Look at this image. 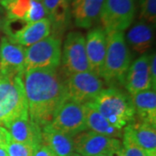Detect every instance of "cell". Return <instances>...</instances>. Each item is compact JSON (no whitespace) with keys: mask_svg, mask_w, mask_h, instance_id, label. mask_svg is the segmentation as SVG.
Listing matches in <instances>:
<instances>
[{"mask_svg":"<svg viewBox=\"0 0 156 156\" xmlns=\"http://www.w3.org/2000/svg\"><path fill=\"white\" fill-rule=\"evenodd\" d=\"M29 116L43 128L68 101L65 81L57 69H33L23 74Z\"/></svg>","mask_w":156,"mask_h":156,"instance_id":"cell-1","label":"cell"},{"mask_svg":"<svg viewBox=\"0 0 156 156\" xmlns=\"http://www.w3.org/2000/svg\"><path fill=\"white\" fill-rule=\"evenodd\" d=\"M87 105L100 112L112 126L118 129L122 130L135 119L131 96L115 88L102 89L95 100Z\"/></svg>","mask_w":156,"mask_h":156,"instance_id":"cell-2","label":"cell"},{"mask_svg":"<svg viewBox=\"0 0 156 156\" xmlns=\"http://www.w3.org/2000/svg\"><path fill=\"white\" fill-rule=\"evenodd\" d=\"M29 116L23 76L0 73V126L7 128L13 121Z\"/></svg>","mask_w":156,"mask_h":156,"instance_id":"cell-3","label":"cell"},{"mask_svg":"<svg viewBox=\"0 0 156 156\" xmlns=\"http://www.w3.org/2000/svg\"><path fill=\"white\" fill-rule=\"evenodd\" d=\"M107 33V51L100 77L106 82L124 83L131 64V55L126 39L121 31Z\"/></svg>","mask_w":156,"mask_h":156,"instance_id":"cell-4","label":"cell"},{"mask_svg":"<svg viewBox=\"0 0 156 156\" xmlns=\"http://www.w3.org/2000/svg\"><path fill=\"white\" fill-rule=\"evenodd\" d=\"M62 42L55 35L25 49L24 72L41 69H57L61 64Z\"/></svg>","mask_w":156,"mask_h":156,"instance_id":"cell-5","label":"cell"},{"mask_svg":"<svg viewBox=\"0 0 156 156\" xmlns=\"http://www.w3.org/2000/svg\"><path fill=\"white\" fill-rule=\"evenodd\" d=\"M134 14V0H105L99 19L105 32H122L132 24Z\"/></svg>","mask_w":156,"mask_h":156,"instance_id":"cell-6","label":"cell"},{"mask_svg":"<svg viewBox=\"0 0 156 156\" xmlns=\"http://www.w3.org/2000/svg\"><path fill=\"white\" fill-rule=\"evenodd\" d=\"M68 100L82 105H87L103 89V83L99 76L91 71L76 73L65 80Z\"/></svg>","mask_w":156,"mask_h":156,"instance_id":"cell-7","label":"cell"},{"mask_svg":"<svg viewBox=\"0 0 156 156\" xmlns=\"http://www.w3.org/2000/svg\"><path fill=\"white\" fill-rule=\"evenodd\" d=\"M61 64L67 77L76 73L90 71L83 34L76 31L68 34L62 50Z\"/></svg>","mask_w":156,"mask_h":156,"instance_id":"cell-8","label":"cell"},{"mask_svg":"<svg viewBox=\"0 0 156 156\" xmlns=\"http://www.w3.org/2000/svg\"><path fill=\"white\" fill-rule=\"evenodd\" d=\"M75 152L83 156H97L105 154H115L122 147L120 140L97 134L93 131H83L73 137Z\"/></svg>","mask_w":156,"mask_h":156,"instance_id":"cell-9","label":"cell"},{"mask_svg":"<svg viewBox=\"0 0 156 156\" xmlns=\"http://www.w3.org/2000/svg\"><path fill=\"white\" fill-rule=\"evenodd\" d=\"M49 125L54 129L72 137L88 130L84 105L72 101H66L56 112Z\"/></svg>","mask_w":156,"mask_h":156,"instance_id":"cell-10","label":"cell"},{"mask_svg":"<svg viewBox=\"0 0 156 156\" xmlns=\"http://www.w3.org/2000/svg\"><path fill=\"white\" fill-rule=\"evenodd\" d=\"M25 47L13 43L7 37L1 39L0 73L4 76H23L25 62Z\"/></svg>","mask_w":156,"mask_h":156,"instance_id":"cell-11","label":"cell"},{"mask_svg":"<svg viewBox=\"0 0 156 156\" xmlns=\"http://www.w3.org/2000/svg\"><path fill=\"white\" fill-rule=\"evenodd\" d=\"M150 55L143 54L130 64L125 77V87L129 95L148 89H154L149 74Z\"/></svg>","mask_w":156,"mask_h":156,"instance_id":"cell-12","label":"cell"},{"mask_svg":"<svg viewBox=\"0 0 156 156\" xmlns=\"http://www.w3.org/2000/svg\"><path fill=\"white\" fill-rule=\"evenodd\" d=\"M86 54L89 70L101 76L107 51V33L101 28L90 30L85 38Z\"/></svg>","mask_w":156,"mask_h":156,"instance_id":"cell-13","label":"cell"},{"mask_svg":"<svg viewBox=\"0 0 156 156\" xmlns=\"http://www.w3.org/2000/svg\"><path fill=\"white\" fill-rule=\"evenodd\" d=\"M6 129L11 138L17 142L25 143L37 148L43 144L42 128L30 118H20L10 123Z\"/></svg>","mask_w":156,"mask_h":156,"instance_id":"cell-14","label":"cell"},{"mask_svg":"<svg viewBox=\"0 0 156 156\" xmlns=\"http://www.w3.org/2000/svg\"><path fill=\"white\" fill-rule=\"evenodd\" d=\"M51 33V23L48 18L24 24L8 38L13 43L27 48L43 40Z\"/></svg>","mask_w":156,"mask_h":156,"instance_id":"cell-15","label":"cell"},{"mask_svg":"<svg viewBox=\"0 0 156 156\" xmlns=\"http://www.w3.org/2000/svg\"><path fill=\"white\" fill-rule=\"evenodd\" d=\"M105 0H72V16L81 28H90L99 18Z\"/></svg>","mask_w":156,"mask_h":156,"instance_id":"cell-16","label":"cell"},{"mask_svg":"<svg viewBox=\"0 0 156 156\" xmlns=\"http://www.w3.org/2000/svg\"><path fill=\"white\" fill-rule=\"evenodd\" d=\"M47 18L51 23V30L57 37L67 28L70 21L71 0H43Z\"/></svg>","mask_w":156,"mask_h":156,"instance_id":"cell-17","label":"cell"},{"mask_svg":"<svg viewBox=\"0 0 156 156\" xmlns=\"http://www.w3.org/2000/svg\"><path fill=\"white\" fill-rule=\"evenodd\" d=\"M134 105L135 116L140 122L156 127V92L148 89L130 95Z\"/></svg>","mask_w":156,"mask_h":156,"instance_id":"cell-18","label":"cell"},{"mask_svg":"<svg viewBox=\"0 0 156 156\" xmlns=\"http://www.w3.org/2000/svg\"><path fill=\"white\" fill-rule=\"evenodd\" d=\"M134 141L148 156H156V127L144 122H134L124 128Z\"/></svg>","mask_w":156,"mask_h":156,"instance_id":"cell-19","label":"cell"},{"mask_svg":"<svg viewBox=\"0 0 156 156\" xmlns=\"http://www.w3.org/2000/svg\"><path fill=\"white\" fill-rule=\"evenodd\" d=\"M43 144L56 156H70L75 153L72 136L56 130L47 125L42 128Z\"/></svg>","mask_w":156,"mask_h":156,"instance_id":"cell-20","label":"cell"},{"mask_svg":"<svg viewBox=\"0 0 156 156\" xmlns=\"http://www.w3.org/2000/svg\"><path fill=\"white\" fill-rule=\"evenodd\" d=\"M153 29L151 24L140 21L127 33V44L138 54H147L153 44Z\"/></svg>","mask_w":156,"mask_h":156,"instance_id":"cell-21","label":"cell"},{"mask_svg":"<svg viewBox=\"0 0 156 156\" xmlns=\"http://www.w3.org/2000/svg\"><path fill=\"white\" fill-rule=\"evenodd\" d=\"M87 128L97 134H103L112 138L122 137L123 129H118L112 126L100 112L89 105H84Z\"/></svg>","mask_w":156,"mask_h":156,"instance_id":"cell-22","label":"cell"},{"mask_svg":"<svg viewBox=\"0 0 156 156\" xmlns=\"http://www.w3.org/2000/svg\"><path fill=\"white\" fill-rule=\"evenodd\" d=\"M0 4L6 11L7 18L26 22L31 7V0H0Z\"/></svg>","mask_w":156,"mask_h":156,"instance_id":"cell-23","label":"cell"},{"mask_svg":"<svg viewBox=\"0 0 156 156\" xmlns=\"http://www.w3.org/2000/svg\"><path fill=\"white\" fill-rule=\"evenodd\" d=\"M140 19L148 24H154L156 22V0H140Z\"/></svg>","mask_w":156,"mask_h":156,"instance_id":"cell-24","label":"cell"},{"mask_svg":"<svg viewBox=\"0 0 156 156\" xmlns=\"http://www.w3.org/2000/svg\"><path fill=\"white\" fill-rule=\"evenodd\" d=\"M5 149L9 156H33L37 148L32 146L17 142L11 139L8 141Z\"/></svg>","mask_w":156,"mask_h":156,"instance_id":"cell-25","label":"cell"},{"mask_svg":"<svg viewBox=\"0 0 156 156\" xmlns=\"http://www.w3.org/2000/svg\"><path fill=\"white\" fill-rule=\"evenodd\" d=\"M122 149L125 156H148L131 138L128 132L123 129Z\"/></svg>","mask_w":156,"mask_h":156,"instance_id":"cell-26","label":"cell"},{"mask_svg":"<svg viewBox=\"0 0 156 156\" xmlns=\"http://www.w3.org/2000/svg\"><path fill=\"white\" fill-rule=\"evenodd\" d=\"M149 74L154 89L156 87V56L155 53L151 54L149 57Z\"/></svg>","mask_w":156,"mask_h":156,"instance_id":"cell-27","label":"cell"},{"mask_svg":"<svg viewBox=\"0 0 156 156\" xmlns=\"http://www.w3.org/2000/svg\"><path fill=\"white\" fill-rule=\"evenodd\" d=\"M33 156H56L52 151L50 150L48 147H46L44 144L40 145L35 150Z\"/></svg>","mask_w":156,"mask_h":156,"instance_id":"cell-28","label":"cell"},{"mask_svg":"<svg viewBox=\"0 0 156 156\" xmlns=\"http://www.w3.org/2000/svg\"><path fill=\"white\" fill-rule=\"evenodd\" d=\"M11 139V135L8 130L0 126V147H5L8 141Z\"/></svg>","mask_w":156,"mask_h":156,"instance_id":"cell-29","label":"cell"},{"mask_svg":"<svg viewBox=\"0 0 156 156\" xmlns=\"http://www.w3.org/2000/svg\"><path fill=\"white\" fill-rule=\"evenodd\" d=\"M0 156H9L5 147H0Z\"/></svg>","mask_w":156,"mask_h":156,"instance_id":"cell-30","label":"cell"},{"mask_svg":"<svg viewBox=\"0 0 156 156\" xmlns=\"http://www.w3.org/2000/svg\"><path fill=\"white\" fill-rule=\"evenodd\" d=\"M115 156H125V154H124V152H123V149H122V147L120 149V150H118L115 154Z\"/></svg>","mask_w":156,"mask_h":156,"instance_id":"cell-31","label":"cell"},{"mask_svg":"<svg viewBox=\"0 0 156 156\" xmlns=\"http://www.w3.org/2000/svg\"><path fill=\"white\" fill-rule=\"evenodd\" d=\"M97 156H115V154H100V155Z\"/></svg>","mask_w":156,"mask_h":156,"instance_id":"cell-32","label":"cell"},{"mask_svg":"<svg viewBox=\"0 0 156 156\" xmlns=\"http://www.w3.org/2000/svg\"><path fill=\"white\" fill-rule=\"evenodd\" d=\"M70 156H83V155L79 154H77V153H74V154H72Z\"/></svg>","mask_w":156,"mask_h":156,"instance_id":"cell-33","label":"cell"},{"mask_svg":"<svg viewBox=\"0 0 156 156\" xmlns=\"http://www.w3.org/2000/svg\"><path fill=\"white\" fill-rule=\"evenodd\" d=\"M39 1H43V0H39Z\"/></svg>","mask_w":156,"mask_h":156,"instance_id":"cell-34","label":"cell"}]
</instances>
